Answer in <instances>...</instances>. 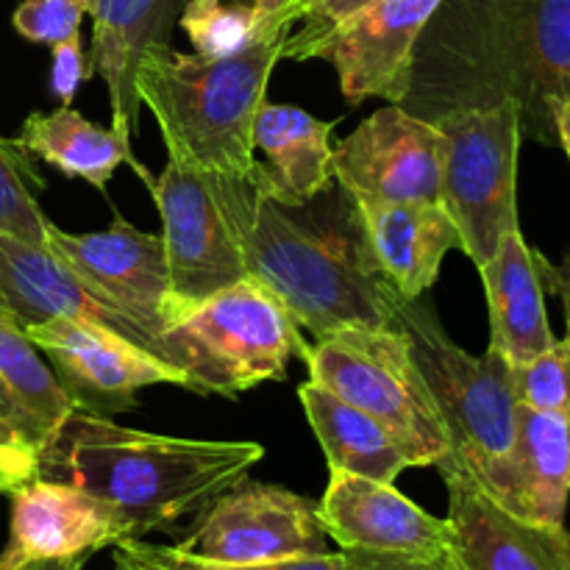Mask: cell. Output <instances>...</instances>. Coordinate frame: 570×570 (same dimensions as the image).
I'll use <instances>...</instances> for the list:
<instances>
[{"mask_svg": "<svg viewBox=\"0 0 570 570\" xmlns=\"http://www.w3.org/2000/svg\"><path fill=\"white\" fill-rule=\"evenodd\" d=\"M309 382L382 423L410 468H440L451 440L401 328H345L309 351Z\"/></svg>", "mask_w": 570, "mask_h": 570, "instance_id": "cell-7", "label": "cell"}, {"mask_svg": "<svg viewBox=\"0 0 570 570\" xmlns=\"http://www.w3.org/2000/svg\"><path fill=\"white\" fill-rule=\"evenodd\" d=\"M515 515L566 523L570 499V415L518 404Z\"/></svg>", "mask_w": 570, "mask_h": 570, "instance_id": "cell-25", "label": "cell"}, {"mask_svg": "<svg viewBox=\"0 0 570 570\" xmlns=\"http://www.w3.org/2000/svg\"><path fill=\"white\" fill-rule=\"evenodd\" d=\"M443 134L390 104L332 148V173L351 200H438Z\"/></svg>", "mask_w": 570, "mask_h": 570, "instance_id": "cell-13", "label": "cell"}, {"mask_svg": "<svg viewBox=\"0 0 570 570\" xmlns=\"http://www.w3.org/2000/svg\"><path fill=\"white\" fill-rule=\"evenodd\" d=\"M443 134L438 200L454 220L462 254L482 267L518 223L521 117L512 104L438 117Z\"/></svg>", "mask_w": 570, "mask_h": 570, "instance_id": "cell-8", "label": "cell"}, {"mask_svg": "<svg viewBox=\"0 0 570 570\" xmlns=\"http://www.w3.org/2000/svg\"><path fill=\"white\" fill-rule=\"evenodd\" d=\"M48 250L59 256L100 301L137 323L165 360L167 323L181 312L170 284L161 234L139 232L117 215L106 232L70 234L48 223Z\"/></svg>", "mask_w": 570, "mask_h": 570, "instance_id": "cell-11", "label": "cell"}, {"mask_svg": "<svg viewBox=\"0 0 570 570\" xmlns=\"http://www.w3.org/2000/svg\"><path fill=\"white\" fill-rule=\"evenodd\" d=\"M317 515L340 551L440 554L451 549L449 521L434 518L390 482L328 471Z\"/></svg>", "mask_w": 570, "mask_h": 570, "instance_id": "cell-16", "label": "cell"}, {"mask_svg": "<svg viewBox=\"0 0 570 570\" xmlns=\"http://www.w3.org/2000/svg\"><path fill=\"white\" fill-rule=\"evenodd\" d=\"M254 6V20H256V39L267 42V39L289 37V31H284L278 17H282L287 0H250Z\"/></svg>", "mask_w": 570, "mask_h": 570, "instance_id": "cell-37", "label": "cell"}, {"mask_svg": "<svg viewBox=\"0 0 570 570\" xmlns=\"http://www.w3.org/2000/svg\"><path fill=\"white\" fill-rule=\"evenodd\" d=\"M83 14H89V0H22L11 14V26L28 42L53 48L78 33Z\"/></svg>", "mask_w": 570, "mask_h": 570, "instance_id": "cell-31", "label": "cell"}, {"mask_svg": "<svg viewBox=\"0 0 570 570\" xmlns=\"http://www.w3.org/2000/svg\"><path fill=\"white\" fill-rule=\"evenodd\" d=\"M570 67V0H440L412 56L410 115L512 104L521 134L557 145L551 95Z\"/></svg>", "mask_w": 570, "mask_h": 570, "instance_id": "cell-1", "label": "cell"}, {"mask_svg": "<svg viewBox=\"0 0 570 570\" xmlns=\"http://www.w3.org/2000/svg\"><path fill=\"white\" fill-rule=\"evenodd\" d=\"M449 488L451 551L465 570H570L566 523H540L504 510L462 473Z\"/></svg>", "mask_w": 570, "mask_h": 570, "instance_id": "cell-17", "label": "cell"}, {"mask_svg": "<svg viewBox=\"0 0 570 570\" xmlns=\"http://www.w3.org/2000/svg\"><path fill=\"white\" fill-rule=\"evenodd\" d=\"M42 189L45 181L37 176L26 150L14 139L0 137V234L48 248L50 220L37 198Z\"/></svg>", "mask_w": 570, "mask_h": 570, "instance_id": "cell-26", "label": "cell"}, {"mask_svg": "<svg viewBox=\"0 0 570 570\" xmlns=\"http://www.w3.org/2000/svg\"><path fill=\"white\" fill-rule=\"evenodd\" d=\"M22 332L48 356L78 410L92 415L111 417L134 410L137 393L150 384H187L181 371L95 323L48 321Z\"/></svg>", "mask_w": 570, "mask_h": 570, "instance_id": "cell-14", "label": "cell"}, {"mask_svg": "<svg viewBox=\"0 0 570 570\" xmlns=\"http://www.w3.org/2000/svg\"><path fill=\"white\" fill-rule=\"evenodd\" d=\"M53 65H50V89H53L56 98L61 100V106H72L81 81H87V56L81 50V37L72 33L65 42L53 45Z\"/></svg>", "mask_w": 570, "mask_h": 570, "instance_id": "cell-34", "label": "cell"}, {"mask_svg": "<svg viewBox=\"0 0 570 570\" xmlns=\"http://www.w3.org/2000/svg\"><path fill=\"white\" fill-rule=\"evenodd\" d=\"M371 3L373 0H287L278 22L289 31L287 42H304Z\"/></svg>", "mask_w": 570, "mask_h": 570, "instance_id": "cell-32", "label": "cell"}, {"mask_svg": "<svg viewBox=\"0 0 570 570\" xmlns=\"http://www.w3.org/2000/svg\"><path fill=\"white\" fill-rule=\"evenodd\" d=\"M20 570H83V557L78 560H53V562H33Z\"/></svg>", "mask_w": 570, "mask_h": 570, "instance_id": "cell-38", "label": "cell"}, {"mask_svg": "<svg viewBox=\"0 0 570 570\" xmlns=\"http://www.w3.org/2000/svg\"><path fill=\"white\" fill-rule=\"evenodd\" d=\"M187 0H89L92 50L87 56L89 76L106 81L111 106V128L134 139L139 128V104L134 76L145 50L170 42L173 22Z\"/></svg>", "mask_w": 570, "mask_h": 570, "instance_id": "cell-20", "label": "cell"}, {"mask_svg": "<svg viewBox=\"0 0 570 570\" xmlns=\"http://www.w3.org/2000/svg\"><path fill=\"white\" fill-rule=\"evenodd\" d=\"M348 570H465L454 551L440 554H379V551H343Z\"/></svg>", "mask_w": 570, "mask_h": 570, "instance_id": "cell-33", "label": "cell"}, {"mask_svg": "<svg viewBox=\"0 0 570 570\" xmlns=\"http://www.w3.org/2000/svg\"><path fill=\"white\" fill-rule=\"evenodd\" d=\"M440 0H373L304 42L284 39L282 59L328 61L351 109L367 98L399 104L410 92L412 56Z\"/></svg>", "mask_w": 570, "mask_h": 570, "instance_id": "cell-10", "label": "cell"}, {"mask_svg": "<svg viewBox=\"0 0 570 570\" xmlns=\"http://www.w3.org/2000/svg\"><path fill=\"white\" fill-rule=\"evenodd\" d=\"M9 499V543L0 554V570L78 557L87 560L128 538L117 512L76 484L37 476L20 484Z\"/></svg>", "mask_w": 570, "mask_h": 570, "instance_id": "cell-15", "label": "cell"}, {"mask_svg": "<svg viewBox=\"0 0 570 570\" xmlns=\"http://www.w3.org/2000/svg\"><path fill=\"white\" fill-rule=\"evenodd\" d=\"M14 142L26 154L48 161L61 176L83 178L100 195H106L111 176L122 161H128L145 184L150 181L148 170L134 156L131 137L111 126L87 120L72 106H59L50 115L42 111L28 115Z\"/></svg>", "mask_w": 570, "mask_h": 570, "instance_id": "cell-23", "label": "cell"}, {"mask_svg": "<svg viewBox=\"0 0 570 570\" xmlns=\"http://www.w3.org/2000/svg\"><path fill=\"white\" fill-rule=\"evenodd\" d=\"M178 26L189 37L195 53L209 59L234 56L259 42L250 0H187Z\"/></svg>", "mask_w": 570, "mask_h": 570, "instance_id": "cell-27", "label": "cell"}, {"mask_svg": "<svg viewBox=\"0 0 570 570\" xmlns=\"http://www.w3.org/2000/svg\"><path fill=\"white\" fill-rule=\"evenodd\" d=\"M354 209L373 267L406 301L423 298L438 282L449 250L462 248L460 232L440 200H354Z\"/></svg>", "mask_w": 570, "mask_h": 570, "instance_id": "cell-19", "label": "cell"}, {"mask_svg": "<svg viewBox=\"0 0 570 570\" xmlns=\"http://www.w3.org/2000/svg\"><path fill=\"white\" fill-rule=\"evenodd\" d=\"M161 343L167 365L187 379L184 390L223 399L287 382L289 362L306 365L312 351L287 306L250 276L178 312Z\"/></svg>", "mask_w": 570, "mask_h": 570, "instance_id": "cell-6", "label": "cell"}, {"mask_svg": "<svg viewBox=\"0 0 570 570\" xmlns=\"http://www.w3.org/2000/svg\"><path fill=\"white\" fill-rule=\"evenodd\" d=\"M176 549L209 562H276L328 551L317 501L248 476L195 512Z\"/></svg>", "mask_w": 570, "mask_h": 570, "instance_id": "cell-9", "label": "cell"}, {"mask_svg": "<svg viewBox=\"0 0 570 570\" xmlns=\"http://www.w3.org/2000/svg\"><path fill=\"white\" fill-rule=\"evenodd\" d=\"M518 404L570 415V340H554L534 360L512 367Z\"/></svg>", "mask_w": 570, "mask_h": 570, "instance_id": "cell-29", "label": "cell"}, {"mask_svg": "<svg viewBox=\"0 0 570 570\" xmlns=\"http://www.w3.org/2000/svg\"><path fill=\"white\" fill-rule=\"evenodd\" d=\"M115 554L131 562L137 570H348L343 551L312 557H293L276 562H209L184 554L176 546H156L142 538H126L115 546Z\"/></svg>", "mask_w": 570, "mask_h": 570, "instance_id": "cell-28", "label": "cell"}, {"mask_svg": "<svg viewBox=\"0 0 570 570\" xmlns=\"http://www.w3.org/2000/svg\"><path fill=\"white\" fill-rule=\"evenodd\" d=\"M337 120H317L309 111L289 104L265 100L256 115L254 150L265 154L256 161L250 181L284 206H309L332 187V131Z\"/></svg>", "mask_w": 570, "mask_h": 570, "instance_id": "cell-21", "label": "cell"}, {"mask_svg": "<svg viewBox=\"0 0 570 570\" xmlns=\"http://www.w3.org/2000/svg\"><path fill=\"white\" fill-rule=\"evenodd\" d=\"M284 39L254 42L223 59L181 53L170 42L145 50L134 87L159 122L167 156L212 176L248 178L256 165L254 126Z\"/></svg>", "mask_w": 570, "mask_h": 570, "instance_id": "cell-4", "label": "cell"}, {"mask_svg": "<svg viewBox=\"0 0 570 570\" xmlns=\"http://www.w3.org/2000/svg\"><path fill=\"white\" fill-rule=\"evenodd\" d=\"M0 312L20 328L48 321L95 323L156 356L148 334L83 287L59 256L11 234H0Z\"/></svg>", "mask_w": 570, "mask_h": 570, "instance_id": "cell-18", "label": "cell"}, {"mask_svg": "<svg viewBox=\"0 0 570 570\" xmlns=\"http://www.w3.org/2000/svg\"><path fill=\"white\" fill-rule=\"evenodd\" d=\"M393 326L410 340L417 371L449 432L451 460L440 465V473H462L515 512L518 395L512 365L493 348L484 356L460 348L426 298L395 295Z\"/></svg>", "mask_w": 570, "mask_h": 570, "instance_id": "cell-5", "label": "cell"}, {"mask_svg": "<svg viewBox=\"0 0 570 570\" xmlns=\"http://www.w3.org/2000/svg\"><path fill=\"white\" fill-rule=\"evenodd\" d=\"M538 267H540V278H543V287H549L551 293L560 295L562 306H566V340H570V250L568 256L562 259V265L551 267L543 256L538 254Z\"/></svg>", "mask_w": 570, "mask_h": 570, "instance_id": "cell-36", "label": "cell"}, {"mask_svg": "<svg viewBox=\"0 0 570 570\" xmlns=\"http://www.w3.org/2000/svg\"><path fill=\"white\" fill-rule=\"evenodd\" d=\"M551 120H554L557 145L570 159V67L560 76L554 95H551Z\"/></svg>", "mask_w": 570, "mask_h": 570, "instance_id": "cell-35", "label": "cell"}, {"mask_svg": "<svg viewBox=\"0 0 570 570\" xmlns=\"http://www.w3.org/2000/svg\"><path fill=\"white\" fill-rule=\"evenodd\" d=\"M145 187L159 209L167 271L181 312L248 278L243 250L204 170L167 156L161 176L150 178Z\"/></svg>", "mask_w": 570, "mask_h": 570, "instance_id": "cell-12", "label": "cell"}, {"mask_svg": "<svg viewBox=\"0 0 570 570\" xmlns=\"http://www.w3.org/2000/svg\"><path fill=\"white\" fill-rule=\"evenodd\" d=\"M111 570H137V568H134L128 560H122L120 554H115V568H111Z\"/></svg>", "mask_w": 570, "mask_h": 570, "instance_id": "cell-39", "label": "cell"}, {"mask_svg": "<svg viewBox=\"0 0 570 570\" xmlns=\"http://www.w3.org/2000/svg\"><path fill=\"white\" fill-rule=\"evenodd\" d=\"M298 399L326 454L328 471H345L354 476L395 484V479L410 468L401 445L382 423L356 406L345 404L326 387L306 382L298 387Z\"/></svg>", "mask_w": 570, "mask_h": 570, "instance_id": "cell-24", "label": "cell"}, {"mask_svg": "<svg viewBox=\"0 0 570 570\" xmlns=\"http://www.w3.org/2000/svg\"><path fill=\"white\" fill-rule=\"evenodd\" d=\"M265 449L250 440H189L117 426L76 410L39 462V476L76 484L117 512L128 538L173 532L237 484Z\"/></svg>", "mask_w": 570, "mask_h": 570, "instance_id": "cell-3", "label": "cell"}, {"mask_svg": "<svg viewBox=\"0 0 570 570\" xmlns=\"http://www.w3.org/2000/svg\"><path fill=\"white\" fill-rule=\"evenodd\" d=\"M226 215L245 273L271 289L315 340L345 328H393L395 289L379 276L360 237L354 200L343 226L267 198L248 178L204 173Z\"/></svg>", "mask_w": 570, "mask_h": 570, "instance_id": "cell-2", "label": "cell"}, {"mask_svg": "<svg viewBox=\"0 0 570 570\" xmlns=\"http://www.w3.org/2000/svg\"><path fill=\"white\" fill-rule=\"evenodd\" d=\"M45 451L48 445L33 434L0 379V495L14 493L20 484L37 479Z\"/></svg>", "mask_w": 570, "mask_h": 570, "instance_id": "cell-30", "label": "cell"}, {"mask_svg": "<svg viewBox=\"0 0 570 570\" xmlns=\"http://www.w3.org/2000/svg\"><path fill=\"white\" fill-rule=\"evenodd\" d=\"M479 276L488 293L490 348L515 367L554 345L557 337L546 317L538 250L529 248L521 228L504 234L495 254L479 267Z\"/></svg>", "mask_w": 570, "mask_h": 570, "instance_id": "cell-22", "label": "cell"}]
</instances>
